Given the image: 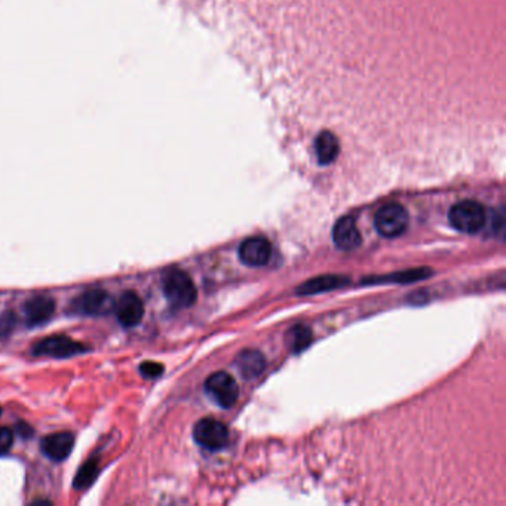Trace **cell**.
I'll use <instances>...</instances> for the list:
<instances>
[{"mask_svg":"<svg viewBox=\"0 0 506 506\" xmlns=\"http://www.w3.org/2000/svg\"><path fill=\"white\" fill-rule=\"evenodd\" d=\"M115 309V302L106 290L91 288L81 293L70 302V311L76 315L103 316Z\"/></svg>","mask_w":506,"mask_h":506,"instance_id":"obj_4","label":"cell"},{"mask_svg":"<svg viewBox=\"0 0 506 506\" xmlns=\"http://www.w3.org/2000/svg\"><path fill=\"white\" fill-rule=\"evenodd\" d=\"M115 312L117 321L126 328L136 327L141 323L145 316V304L137 293L125 291L119 297L117 303H115Z\"/></svg>","mask_w":506,"mask_h":506,"instance_id":"obj_8","label":"cell"},{"mask_svg":"<svg viewBox=\"0 0 506 506\" xmlns=\"http://www.w3.org/2000/svg\"><path fill=\"white\" fill-rule=\"evenodd\" d=\"M337 155H338V141L333 134L325 133L316 138V156L320 163L323 165L332 163Z\"/></svg>","mask_w":506,"mask_h":506,"instance_id":"obj_15","label":"cell"},{"mask_svg":"<svg viewBox=\"0 0 506 506\" xmlns=\"http://www.w3.org/2000/svg\"><path fill=\"white\" fill-rule=\"evenodd\" d=\"M86 346L81 342H76V340L55 334L39 340L35 345L31 346V354L36 357H49V358H70L81 355L86 352Z\"/></svg>","mask_w":506,"mask_h":506,"instance_id":"obj_5","label":"cell"},{"mask_svg":"<svg viewBox=\"0 0 506 506\" xmlns=\"http://www.w3.org/2000/svg\"><path fill=\"white\" fill-rule=\"evenodd\" d=\"M23 312L28 327H39L47 324L52 318L55 312V302L49 295H35L24 303Z\"/></svg>","mask_w":506,"mask_h":506,"instance_id":"obj_10","label":"cell"},{"mask_svg":"<svg viewBox=\"0 0 506 506\" xmlns=\"http://www.w3.org/2000/svg\"><path fill=\"white\" fill-rule=\"evenodd\" d=\"M162 291L170 304L177 309L190 307L197 297L192 278L180 269H168L162 275Z\"/></svg>","mask_w":506,"mask_h":506,"instance_id":"obj_1","label":"cell"},{"mask_svg":"<svg viewBox=\"0 0 506 506\" xmlns=\"http://www.w3.org/2000/svg\"><path fill=\"white\" fill-rule=\"evenodd\" d=\"M448 220L459 232L474 235L486 225V210L477 201H460L452 206Z\"/></svg>","mask_w":506,"mask_h":506,"instance_id":"obj_2","label":"cell"},{"mask_svg":"<svg viewBox=\"0 0 506 506\" xmlns=\"http://www.w3.org/2000/svg\"><path fill=\"white\" fill-rule=\"evenodd\" d=\"M270 244L266 238L251 236L242 242L239 247V259L247 266L260 268L270 260Z\"/></svg>","mask_w":506,"mask_h":506,"instance_id":"obj_9","label":"cell"},{"mask_svg":"<svg viewBox=\"0 0 506 506\" xmlns=\"http://www.w3.org/2000/svg\"><path fill=\"white\" fill-rule=\"evenodd\" d=\"M97 477H98V462L95 459H91L90 462H86L83 466H81L78 474L74 477L73 486L78 490L86 489L91 486Z\"/></svg>","mask_w":506,"mask_h":506,"instance_id":"obj_17","label":"cell"},{"mask_svg":"<svg viewBox=\"0 0 506 506\" xmlns=\"http://www.w3.org/2000/svg\"><path fill=\"white\" fill-rule=\"evenodd\" d=\"M2 413H3V411H2V407H0V416H2Z\"/></svg>","mask_w":506,"mask_h":506,"instance_id":"obj_20","label":"cell"},{"mask_svg":"<svg viewBox=\"0 0 506 506\" xmlns=\"http://www.w3.org/2000/svg\"><path fill=\"white\" fill-rule=\"evenodd\" d=\"M409 213L397 202L383 205L374 215V227L383 238H398L409 227Z\"/></svg>","mask_w":506,"mask_h":506,"instance_id":"obj_3","label":"cell"},{"mask_svg":"<svg viewBox=\"0 0 506 506\" xmlns=\"http://www.w3.org/2000/svg\"><path fill=\"white\" fill-rule=\"evenodd\" d=\"M193 438L201 447L210 452H217L226 447L229 441V429L223 422L213 419V417H205L195 425Z\"/></svg>","mask_w":506,"mask_h":506,"instance_id":"obj_6","label":"cell"},{"mask_svg":"<svg viewBox=\"0 0 506 506\" xmlns=\"http://www.w3.org/2000/svg\"><path fill=\"white\" fill-rule=\"evenodd\" d=\"M14 443V432L9 427L0 426V456L8 453Z\"/></svg>","mask_w":506,"mask_h":506,"instance_id":"obj_19","label":"cell"},{"mask_svg":"<svg viewBox=\"0 0 506 506\" xmlns=\"http://www.w3.org/2000/svg\"><path fill=\"white\" fill-rule=\"evenodd\" d=\"M312 343V332L304 325H295L287 333V345L293 354H299Z\"/></svg>","mask_w":506,"mask_h":506,"instance_id":"obj_16","label":"cell"},{"mask_svg":"<svg viewBox=\"0 0 506 506\" xmlns=\"http://www.w3.org/2000/svg\"><path fill=\"white\" fill-rule=\"evenodd\" d=\"M238 371L245 379H254L265 370L266 359L259 350H242L235 359Z\"/></svg>","mask_w":506,"mask_h":506,"instance_id":"obj_13","label":"cell"},{"mask_svg":"<svg viewBox=\"0 0 506 506\" xmlns=\"http://www.w3.org/2000/svg\"><path fill=\"white\" fill-rule=\"evenodd\" d=\"M333 239L336 247L343 251L358 248L361 245L362 238L355 220L352 217H342L337 220L333 229Z\"/></svg>","mask_w":506,"mask_h":506,"instance_id":"obj_12","label":"cell"},{"mask_svg":"<svg viewBox=\"0 0 506 506\" xmlns=\"http://www.w3.org/2000/svg\"><path fill=\"white\" fill-rule=\"evenodd\" d=\"M74 435L72 432H55L42 438L40 450L48 459L54 462L65 460L73 452Z\"/></svg>","mask_w":506,"mask_h":506,"instance_id":"obj_11","label":"cell"},{"mask_svg":"<svg viewBox=\"0 0 506 506\" xmlns=\"http://www.w3.org/2000/svg\"><path fill=\"white\" fill-rule=\"evenodd\" d=\"M346 278L337 277V275H324V277H318L311 281H307L299 288V294H316V293H324L342 287L346 284Z\"/></svg>","mask_w":506,"mask_h":506,"instance_id":"obj_14","label":"cell"},{"mask_svg":"<svg viewBox=\"0 0 506 506\" xmlns=\"http://www.w3.org/2000/svg\"><path fill=\"white\" fill-rule=\"evenodd\" d=\"M205 392L222 409L234 407L239 397V389L235 379L223 371L214 373L206 379Z\"/></svg>","mask_w":506,"mask_h":506,"instance_id":"obj_7","label":"cell"},{"mask_svg":"<svg viewBox=\"0 0 506 506\" xmlns=\"http://www.w3.org/2000/svg\"><path fill=\"white\" fill-rule=\"evenodd\" d=\"M140 373L147 379H156L163 373V366L155 361H145L141 362Z\"/></svg>","mask_w":506,"mask_h":506,"instance_id":"obj_18","label":"cell"}]
</instances>
